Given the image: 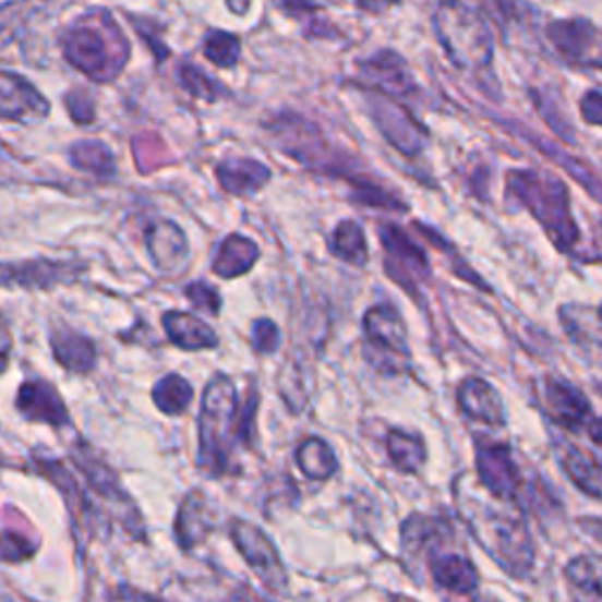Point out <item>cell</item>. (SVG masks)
I'll return each instance as SVG.
<instances>
[{"mask_svg": "<svg viewBox=\"0 0 602 602\" xmlns=\"http://www.w3.org/2000/svg\"><path fill=\"white\" fill-rule=\"evenodd\" d=\"M231 539L238 553L243 555L245 563L252 567V571L260 577L264 586H268V589L276 593L288 591V571L282 567L276 546L270 544V539L260 527H254L245 520H236L231 525Z\"/></svg>", "mask_w": 602, "mask_h": 602, "instance_id": "8", "label": "cell"}, {"mask_svg": "<svg viewBox=\"0 0 602 602\" xmlns=\"http://www.w3.org/2000/svg\"><path fill=\"white\" fill-rule=\"evenodd\" d=\"M67 62L95 83H111L130 59V43L109 10H93L62 34Z\"/></svg>", "mask_w": 602, "mask_h": 602, "instance_id": "2", "label": "cell"}, {"mask_svg": "<svg viewBox=\"0 0 602 602\" xmlns=\"http://www.w3.org/2000/svg\"><path fill=\"white\" fill-rule=\"evenodd\" d=\"M193 400V386L182 374H168L154 386V402L162 414L177 417L189 410Z\"/></svg>", "mask_w": 602, "mask_h": 602, "instance_id": "33", "label": "cell"}, {"mask_svg": "<svg viewBox=\"0 0 602 602\" xmlns=\"http://www.w3.org/2000/svg\"><path fill=\"white\" fill-rule=\"evenodd\" d=\"M69 158L73 162V168H79L87 174H95L99 179H109L116 174V158L109 150V146H104L101 142H95V140L75 142L69 148Z\"/></svg>", "mask_w": 602, "mask_h": 602, "instance_id": "30", "label": "cell"}, {"mask_svg": "<svg viewBox=\"0 0 602 602\" xmlns=\"http://www.w3.org/2000/svg\"><path fill=\"white\" fill-rule=\"evenodd\" d=\"M252 346H254V351L262 353V356L274 353L280 346L278 325L274 321H268V318L254 321V325H252Z\"/></svg>", "mask_w": 602, "mask_h": 602, "instance_id": "38", "label": "cell"}, {"mask_svg": "<svg viewBox=\"0 0 602 602\" xmlns=\"http://www.w3.org/2000/svg\"><path fill=\"white\" fill-rule=\"evenodd\" d=\"M224 602H274V600H268L262 593L248 589V586H240V589H236V593L231 598H226Z\"/></svg>", "mask_w": 602, "mask_h": 602, "instance_id": "44", "label": "cell"}, {"mask_svg": "<svg viewBox=\"0 0 602 602\" xmlns=\"http://www.w3.org/2000/svg\"><path fill=\"white\" fill-rule=\"evenodd\" d=\"M508 191L541 221L555 245L561 250L575 248L579 229L569 215L567 189L561 179L534 170H518L508 174Z\"/></svg>", "mask_w": 602, "mask_h": 602, "instance_id": "4", "label": "cell"}, {"mask_svg": "<svg viewBox=\"0 0 602 602\" xmlns=\"http://www.w3.org/2000/svg\"><path fill=\"white\" fill-rule=\"evenodd\" d=\"M36 546L28 541L26 537L17 534V532H5L0 537V558L10 561V563H20L26 561L28 555H34Z\"/></svg>", "mask_w": 602, "mask_h": 602, "instance_id": "39", "label": "cell"}, {"mask_svg": "<svg viewBox=\"0 0 602 602\" xmlns=\"http://www.w3.org/2000/svg\"><path fill=\"white\" fill-rule=\"evenodd\" d=\"M215 172L219 186L226 193L240 195V198L254 195L270 182V170L254 158H226L217 165Z\"/></svg>", "mask_w": 602, "mask_h": 602, "instance_id": "19", "label": "cell"}, {"mask_svg": "<svg viewBox=\"0 0 602 602\" xmlns=\"http://www.w3.org/2000/svg\"><path fill=\"white\" fill-rule=\"evenodd\" d=\"M203 55L213 64L231 69L240 59V38L229 32H209L203 43Z\"/></svg>", "mask_w": 602, "mask_h": 602, "instance_id": "35", "label": "cell"}, {"mask_svg": "<svg viewBox=\"0 0 602 602\" xmlns=\"http://www.w3.org/2000/svg\"><path fill=\"white\" fill-rule=\"evenodd\" d=\"M544 405L549 414L567 429H579L591 417V405L579 388L561 380H549L544 386Z\"/></svg>", "mask_w": 602, "mask_h": 602, "instance_id": "20", "label": "cell"}, {"mask_svg": "<svg viewBox=\"0 0 602 602\" xmlns=\"http://www.w3.org/2000/svg\"><path fill=\"white\" fill-rule=\"evenodd\" d=\"M144 243L160 274H179L189 260V240L182 226H177L170 219H158L148 224Z\"/></svg>", "mask_w": 602, "mask_h": 602, "instance_id": "14", "label": "cell"}, {"mask_svg": "<svg viewBox=\"0 0 602 602\" xmlns=\"http://www.w3.org/2000/svg\"><path fill=\"white\" fill-rule=\"evenodd\" d=\"M565 469L571 478V483L581 492L595 496V499H602V459L589 455V452L571 447L569 455L565 457Z\"/></svg>", "mask_w": 602, "mask_h": 602, "instance_id": "31", "label": "cell"}, {"mask_svg": "<svg viewBox=\"0 0 602 602\" xmlns=\"http://www.w3.org/2000/svg\"><path fill=\"white\" fill-rule=\"evenodd\" d=\"M215 527V514L213 506H209L207 496L195 490L186 494V499L182 502V508H179L177 520H174V534L179 546L184 551H193L198 544L207 539V534L213 532Z\"/></svg>", "mask_w": 602, "mask_h": 602, "instance_id": "17", "label": "cell"}, {"mask_svg": "<svg viewBox=\"0 0 602 602\" xmlns=\"http://www.w3.org/2000/svg\"><path fill=\"white\" fill-rule=\"evenodd\" d=\"M433 28L457 69L480 71L492 62L490 26L461 0H443L433 14Z\"/></svg>", "mask_w": 602, "mask_h": 602, "instance_id": "5", "label": "cell"}, {"mask_svg": "<svg viewBox=\"0 0 602 602\" xmlns=\"http://www.w3.org/2000/svg\"><path fill=\"white\" fill-rule=\"evenodd\" d=\"M17 410L28 421H40V424H50L55 429H62L69 424V410L57 394V388L48 382H24L17 394Z\"/></svg>", "mask_w": 602, "mask_h": 602, "instance_id": "16", "label": "cell"}, {"mask_svg": "<svg viewBox=\"0 0 602 602\" xmlns=\"http://www.w3.org/2000/svg\"><path fill=\"white\" fill-rule=\"evenodd\" d=\"M266 128L270 132V137L276 140V144L297 162L327 174H346L333 146L327 144L321 130L309 123V120L297 113H282L270 120V123H266Z\"/></svg>", "mask_w": 602, "mask_h": 602, "instance_id": "6", "label": "cell"}, {"mask_svg": "<svg viewBox=\"0 0 602 602\" xmlns=\"http://www.w3.org/2000/svg\"><path fill=\"white\" fill-rule=\"evenodd\" d=\"M83 270L79 262H52V260H28L0 264V288H24V290H48L55 285L73 280Z\"/></svg>", "mask_w": 602, "mask_h": 602, "instance_id": "12", "label": "cell"}, {"mask_svg": "<svg viewBox=\"0 0 602 602\" xmlns=\"http://www.w3.org/2000/svg\"><path fill=\"white\" fill-rule=\"evenodd\" d=\"M50 101L24 75L0 69V120L10 123H38L48 118Z\"/></svg>", "mask_w": 602, "mask_h": 602, "instance_id": "11", "label": "cell"}, {"mask_svg": "<svg viewBox=\"0 0 602 602\" xmlns=\"http://www.w3.org/2000/svg\"><path fill=\"white\" fill-rule=\"evenodd\" d=\"M589 435H591V441L602 447V419H595L591 421V426H589Z\"/></svg>", "mask_w": 602, "mask_h": 602, "instance_id": "45", "label": "cell"}, {"mask_svg": "<svg viewBox=\"0 0 602 602\" xmlns=\"http://www.w3.org/2000/svg\"><path fill=\"white\" fill-rule=\"evenodd\" d=\"M148 602H162V600H148Z\"/></svg>", "mask_w": 602, "mask_h": 602, "instance_id": "48", "label": "cell"}, {"mask_svg": "<svg viewBox=\"0 0 602 602\" xmlns=\"http://www.w3.org/2000/svg\"><path fill=\"white\" fill-rule=\"evenodd\" d=\"M257 405V388H250L245 402H240L231 376L215 374L207 382L198 419V463L207 473L221 475L229 471L238 443H252Z\"/></svg>", "mask_w": 602, "mask_h": 602, "instance_id": "1", "label": "cell"}, {"mask_svg": "<svg viewBox=\"0 0 602 602\" xmlns=\"http://www.w3.org/2000/svg\"><path fill=\"white\" fill-rule=\"evenodd\" d=\"M388 457L402 473H417L426 461V445L414 433L390 431L386 438Z\"/></svg>", "mask_w": 602, "mask_h": 602, "instance_id": "32", "label": "cell"}, {"mask_svg": "<svg viewBox=\"0 0 602 602\" xmlns=\"http://www.w3.org/2000/svg\"><path fill=\"white\" fill-rule=\"evenodd\" d=\"M274 5L292 14V17H309V14L318 12V5L313 0H274Z\"/></svg>", "mask_w": 602, "mask_h": 602, "instance_id": "42", "label": "cell"}, {"mask_svg": "<svg viewBox=\"0 0 602 602\" xmlns=\"http://www.w3.org/2000/svg\"><path fill=\"white\" fill-rule=\"evenodd\" d=\"M177 79H179V85H182L189 95H193L195 99H203V101H209L215 104L221 95V83H217L215 79H209V75L201 69H195L193 64H182L177 71Z\"/></svg>", "mask_w": 602, "mask_h": 602, "instance_id": "36", "label": "cell"}, {"mask_svg": "<svg viewBox=\"0 0 602 602\" xmlns=\"http://www.w3.org/2000/svg\"><path fill=\"white\" fill-rule=\"evenodd\" d=\"M73 461H75V466H79V471H83L85 483L89 485V490H93L95 494H99L101 499L116 502V504L128 502L125 492L120 490V485H118L116 473L95 455L93 449L81 445L79 449L73 452Z\"/></svg>", "mask_w": 602, "mask_h": 602, "instance_id": "25", "label": "cell"}, {"mask_svg": "<svg viewBox=\"0 0 602 602\" xmlns=\"http://www.w3.org/2000/svg\"><path fill=\"white\" fill-rule=\"evenodd\" d=\"M431 577L441 589L457 595H471L478 589L475 565L459 553H438L431 558Z\"/></svg>", "mask_w": 602, "mask_h": 602, "instance_id": "23", "label": "cell"}, {"mask_svg": "<svg viewBox=\"0 0 602 602\" xmlns=\"http://www.w3.org/2000/svg\"><path fill=\"white\" fill-rule=\"evenodd\" d=\"M10 353H12V335H10V327H8L5 318L0 315V374L8 370Z\"/></svg>", "mask_w": 602, "mask_h": 602, "instance_id": "43", "label": "cell"}, {"mask_svg": "<svg viewBox=\"0 0 602 602\" xmlns=\"http://www.w3.org/2000/svg\"><path fill=\"white\" fill-rule=\"evenodd\" d=\"M55 360L73 374H87L97 365V349L87 337L73 333L69 327L52 329L50 335Z\"/></svg>", "mask_w": 602, "mask_h": 602, "instance_id": "22", "label": "cell"}, {"mask_svg": "<svg viewBox=\"0 0 602 602\" xmlns=\"http://www.w3.org/2000/svg\"><path fill=\"white\" fill-rule=\"evenodd\" d=\"M229 8L238 14H245L250 8V0H229Z\"/></svg>", "mask_w": 602, "mask_h": 602, "instance_id": "46", "label": "cell"}, {"mask_svg": "<svg viewBox=\"0 0 602 602\" xmlns=\"http://www.w3.org/2000/svg\"><path fill=\"white\" fill-rule=\"evenodd\" d=\"M551 48L558 52L567 64L602 69V28L589 20H558L546 26Z\"/></svg>", "mask_w": 602, "mask_h": 602, "instance_id": "9", "label": "cell"}, {"mask_svg": "<svg viewBox=\"0 0 602 602\" xmlns=\"http://www.w3.org/2000/svg\"><path fill=\"white\" fill-rule=\"evenodd\" d=\"M600 318H602V309H600Z\"/></svg>", "mask_w": 602, "mask_h": 602, "instance_id": "49", "label": "cell"}, {"mask_svg": "<svg viewBox=\"0 0 602 602\" xmlns=\"http://www.w3.org/2000/svg\"><path fill=\"white\" fill-rule=\"evenodd\" d=\"M358 73L368 85L380 87L394 97H408L414 93V79L405 59L394 50H382L358 64Z\"/></svg>", "mask_w": 602, "mask_h": 602, "instance_id": "15", "label": "cell"}, {"mask_svg": "<svg viewBox=\"0 0 602 602\" xmlns=\"http://www.w3.org/2000/svg\"><path fill=\"white\" fill-rule=\"evenodd\" d=\"M461 514L490 558L510 577L525 579L534 565V546L525 520L510 510L480 504L473 496L463 502Z\"/></svg>", "mask_w": 602, "mask_h": 602, "instance_id": "3", "label": "cell"}, {"mask_svg": "<svg viewBox=\"0 0 602 602\" xmlns=\"http://www.w3.org/2000/svg\"><path fill=\"white\" fill-rule=\"evenodd\" d=\"M67 109L79 125H89L95 120V104L83 89H75V93L67 95Z\"/></svg>", "mask_w": 602, "mask_h": 602, "instance_id": "40", "label": "cell"}, {"mask_svg": "<svg viewBox=\"0 0 602 602\" xmlns=\"http://www.w3.org/2000/svg\"><path fill=\"white\" fill-rule=\"evenodd\" d=\"M365 356L384 374H398L410 363L408 329L394 306H374L363 318Z\"/></svg>", "mask_w": 602, "mask_h": 602, "instance_id": "7", "label": "cell"}, {"mask_svg": "<svg viewBox=\"0 0 602 602\" xmlns=\"http://www.w3.org/2000/svg\"><path fill=\"white\" fill-rule=\"evenodd\" d=\"M478 602H499L496 598H490V595H483V598H478Z\"/></svg>", "mask_w": 602, "mask_h": 602, "instance_id": "47", "label": "cell"}, {"mask_svg": "<svg viewBox=\"0 0 602 602\" xmlns=\"http://www.w3.org/2000/svg\"><path fill=\"white\" fill-rule=\"evenodd\" d=\"M48 5L50 0H10L0 5V52L17 40Z\"/></svg>", "mask_w": 602, "mask_h": 602, "instance_id": "28", "label": "cell"}, {"mask_svg": "<svg viewBox=\"0 0 602 602\" xmlns=\"http://www.w3.org/2000/svg\"><path fill=\"white\" fill-rule=\"evenodd\" d=\"M565 579L579 602L602 600V558L595 555H579L565 567Z\"/></svg>", "mask_w": 602, "mask_h": 602, "instance_id": "27", "label": "cell"}, {"mask_svg": "<svg viewBox=\"0 0 602 602\" xmlns=\"http://www.w3.org/2000/svg\"><path fill=\"white\" fill-rule=\"evenodd\" d=\"M475 469H478L480 483H483L496 499L502 502L516 499L520 487V471L506 443L478 445Z\"/></svg>", "mask_w": 602, "mask_h": 602, "instance_id": "13", "label": "cell"}, {"mask_svg": "<svg viewBox=\"0 0 602 602\" xmlns=\"http://www.w3.org/2000/svg\"><path fill=\"white\" fill-rule=\"evenodd\" d=\"M459 408L463 410L466 417H471L473 421H480V424L487 426H504L506 424V412H504V402L496 394V388L490 386L485 380H478V376H471L459 386Z\"/></svg>", "mask_w": 602, "mask_h": 602, "instance_id": "18", "label": "cell"}, {"mask_svg": "<svg viewBox=\"0 0 602 602\" xmlns=\"http://www.w3.org/2000/svg\"><path fill=\"white\" fill-rule=\"evenodd\" d=\"M329 250L335 252V257H339L346 264L353 266H363L368 262V240L363 229L356 221H341L333 240H329Z\"/></svg>", "mask_w": 602, "mask_h": 602, "instance_id": "34", "label": "cell"}, {"mask_svg": "<svg viewBox=\"0 0 602 602\" xmlns=\"http://www.w3.org/2000/svg\"><path fill=\"white\" fill-rule=\"evenodd\" d=\"M581 116L589 120L591 125H602V93H589L581 99Z\"/></svg>", "mask_w": 602, "mask_h": 602, "instance_id": "41", "label": "cell"}, {"mask_svg": "<svg viewBox=\"0 0 602 602\" xmlns=\"http://www.w3.org/2000/svg\"><path fill=\"white\" fill-rule=\"evenodd\" d=\"M368 107L376 128L382 130L384 137L394 144L402 156L414 158L421 154V148L426 146V130L417 123L408 109L390 101L384 95H370Z\"/></svg>", "mask_w": 602, "mask_h": 602, "instance_id": "10", "label": "cell"}, {"mask_svg": "<svg viewBox=\"0 0 602 602\" xmlns=\"http://www.w3.org/2000/svg\"><path fill=\"white\" fill-rule=\"evenodd\" d=\"M380 236H382V245L386 248L388 252V264L396 262V268H388L390 276H398L400 268L408 270L410 276H426L429 270V262L424 257V252H421L414 240L410 236H405L398 226L394 224H386V226H380Z\"/></svg>", "mask_w": 602, "mask_h": 602, "instance_id": "24", "label": "cell"}, {"mask_svg": "<svg viewBox=\"0 0 602 602\" xmlns=\"http://www.w3.org/2000/svg\"><path fill=\"white\" fill-rule=\"evenodd\" d=\"M186 299L191 301V304L198 309V311H205L209 315H217L219 309H221V297L219 292L213 288V285H207L205 280H195V282H189L186 290H184Z\"/></svg>", "mask_w": 602, "mask_h": 602, "instance_id": "37", "label": "cell"}, {"mask_svg": "<svg viewBox=\"0 0 602 602\" xmlns=\"http://www.w3.org/2000/svg\"><path fill=\"white\" fill-rule=\"evenodd\" d=\"M297 466L311 480H327L337 473L339 461L323 438H306L297 447Z\"/></svg>", "mask_w": 602, "mask_h": 602, "instance_id": "29", "label": "cell"}, {"mask_svg": "<svg viewBox=\"0 0 602 602\" xmlns=\"http://www.w3.org/2000/svg\"><path fill=\"white\" fill-rule=\"evenodd\" d=\"M162 327L168 339L184 351H207L219 344L213 327L205 325L198 315L184 311H168L162 315Z\"/></svg>", "mask_w": 602, "mask_h": 602, "instance_id": "21", "label": "cell"}, {"mask_svg": "<svg viewBox=\"0 0 602 602\" xmlns=\"http://www.w3.org/2000/svg\"><path fill=\"white\" fill-rule=\"evenodd\" d=\"M260 248L254 240L245 236H229L217 250V257L213 262V270L221 278H238L245 276L248 270L257 264Z\"/></svg>", "mask_w": 602, "mask_h": 602, "instance_id": "26", "label": "cell"}]
</instances>
